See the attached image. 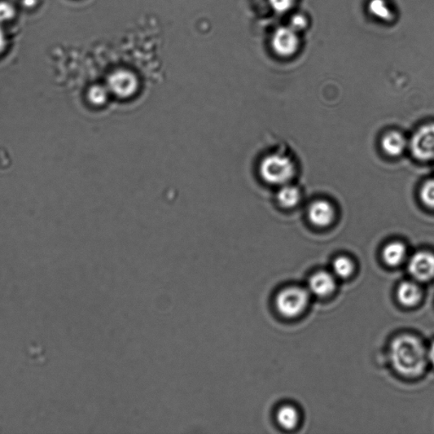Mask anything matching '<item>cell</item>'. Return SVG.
I'll use <instances>...</instances> for the list:
<instances>
[{
    "label": "cell",
    "mask_w": 434,
    "mask_h": 434,
    "mask_svg": "<svg viewBox=\"0 0 434 434\" xmlns=\"http://www.w3.org/2000/svg\"><path fill=\"white\" fill-rule=\"evenodd\" d=\"M390 359L398 374L407 376H418L428 362V352L422 342L414 336L401 335L390 346Z\"/></svg>",
    "instance_id": "1"
},
{
    "label": "cell",
    "mask_w": 434,
    "mask_h": 434,
    "mask_svg": "<svg viewBox=\"0 0 434 434\" xmlns=\"http://www.w3.org/2000/svg\"><path fill=\"white\" fill-rule=\"evenodd\" d=\"M260 173L266 182L274 185H283L293 178L295 166L288 157L275 153L262 161Z\"/></svg>",
    "instance_id": "2"
},
{
    "label": "cell",
    "mask_w": 434,
    "mask_h": 434,
    "mask_svg": "<svg viewBox=\"0 0 434 434\" xmlns=\"http://www.w3.org/2000/svg\"><path fill=\"white\" fill-rule=\"evenodd\" d=\"M309 303V293L304 288L291 287L283 289L276 297L278 313L285 318H293L300 315Z\"/></svg>",
    "instance_id": "3"
},
{
    "label": "cell",
    "mask_w": 434,
    "mask_h": 434,
    "mask_svg": "<svg viewBox=\"0 0 434 434\" xmlns=\"http://www.w3.org/2000/svg\"><path fill=\"white\" fill-rule=\"evenodd\" d=\"M411 150L420 161L434 160V124L422 126L411 140Z\"/></svg>",
    "instance_id": "4"
},
{
    "label": "cell",
    "mask_w": 434,
    "mask_h": 434,
    "mask_svg": "<svg viewBox=\"0 0 434 434\" xmlns=\"http://www.w3.org/2000/svg\"><path fill=\"white\" fill-rule=\"evenodd\" d=\"M107 87L109 92L118 97L129 98L138 90V78L126 70H118L109 77Z\"/></svg>",
    "instance_id": "5"
},
{
    "label": "cell",
    "mask_w": 434,
    "mask_h": 434,
    "mask_svg": "<svg viewBox=\"0 0 434 434\" xmlns=\"http://www.w3.org/2000/svg\"><path fill=\"white\" fill-rule=\"evenodd\" d=\"M410 274L419 282L430 281L434 278V255L428 251L416 253L408 265Z\"/></svg>",
    "instance_id": "6"
},
{
    "label": "cell",
    "mask_w": 434,
    "mask_h": 434,
    "mask_svg": "<svg viewBox=\"0 0 434 434\" xmlns=\"http://www.w3.org/2000/svg\"><path fill=\"white\" fill-rule=\"evenodd\" d=\"M273 47L279 55L289 56L295 54L299 47L297 33L291 26L278 28L273 35Z\"/></svg>",
    "instance_id": "7"
},
{
    "label": "cell",
    "mask_w": 434,
    "mask_h": 434,
    "mask_svg": "<svg viewBox=\"0 0 434 434\" xmlns=\"http://www.w3.org/2000/svg\"><path fill=\"white\" fill-rule=\"evenodd\" d=\"M308 215L313 224L324 227L332 222L335 219V210L327 201L319 200L310 206Z\"/></svg>",
    "instance_id": "8"
},
{
    "label": "cell",
    "mask_w": 434,
    "mask_h": 434,
    "mask_svg": "<svg viewBox=\"0 0 434 434\" xmlns=\"http://www.w3.org/2000/svg\"><path fill=\"white\" fill-rule=\"evenodd\" d=\"M309 288L310 293L318 297L330 295L336 288L335 279L326 271H318L310 278Z\"/></svg>",
    "instance_id": "9"
},
{
    "label": "cell",
    "mask_w": 434,
    "mask_h": 434,
    "mask_svg": "<svg viewBox=\"0 0 434 434\" xmlns=\"http://www.w3.org/2000/svg\"><path fill=\"white\" fill-rule=\"evenodd\" d=\"M398 300L407 307L415 306L422 298V291L418 285L413 282L402 283L397 289Z\"/></svg>",
    "instance_id": "10"
},
{
    "label": "cell",
    "mask_w": 434,
    "mask_h": 434,
    "mask_svg": "<svg viewBox=\"0 0 434 434\" xmlns=\"http://www.w3.org/2000/svg\"><path fill=\"white\" fill-rule=\"evenodd\" d=\"M382 146L384 151L390 156H398L405 151L406 140L400 133L392 131L384 136Z\"/></svg>",
    "instance_id": "11"
},
{
    "label": "cell",
    "mask_w": 434,
    "mask_h": 434,
    "mask_svg": "<svg viewBox=\"0 0 434 434\" xmlns=\"http://www.w3.org/2000/svg\"><path fill=\"white\" fill-rule=\"evenodd\" d=\"M406 256V248L401 242H392L384 249L383 259L386 264L390 266H396L404 261Z\"/></svg>",
    "instance_id": "12"
},
{
    "label": "cell",
    "mask_w": 434,
    "mask_h": 434,
    "mask_svg": "<svg viewBox=\"0 0 434 434\" xmlns=\"http://www.w3.org/2000/svg\"><path fill=\"white\" fill-rule=\"evenodd\" d=\"M277 420L280 426L291 430V429L295 428L299 423V413H298L295 407L284 406L278 410Z\"/></svg>",
    "instance_id": "13"
},
{
    "label": "cell",
    "mask_w": 434,
    "mask_h": 434,
    "mask_svg": "<svg viewBox=\"0 0 434 434\" xmlns=\"http://www.w3.org/2000/svg\"><path fill=\"white\" fill-rule=\"evenodd\" d=\"M278 200L284 208H293L299 204L300 192L299 188L292 185H284L278 191Z\"/></svg>",
    "instance_id": "14"
},
{
    "label": "cell",
    "mask_w": 434,
    "mask_h": 434,
    "mask_svg": "<svg viewBox=\"0 0 434 434\" xmlns=\"http://www.w3.org/2000/svg\"><path fill=\"white\" fill-rule=\"evenodd\" d=\"M354 263L349 258L340 256L332 263L333 273L340 278H347L354 273Z\"/></svg>",
    "instance_id": "15"
},
{
    "label": "cell",
    "mask_w": 434,
    "mask_h": 434,
    "mask_svg": "<svg viewBox=\"0 0 434 434\" xmlns=\"http://www.w3.org/2000/svg\"><path fill=\"white\" fill-rule=\"evenodd\" d=\"M371 14L380 20L389 21L393 17L392 11L385 0H371L369 4Z\"/></svg>",
    "instance_id": "16"
},
{
    "label": "cell",
    "mask_w": 434,
    "mask_h": 434,
    "mask_svg": "<svg viewBox=\"0 0 434 434\" xmlns=\"http://www.w3.org/2000/svg\"><path fill=\"white\" fill-rule=\"evenodd\" d=\"M108 87L102 86L92 87L89 92V99L92 103L96 105H102L108 98Z\"/></svg>",
    "instance_id": "17"
},
{
    "label": "cell",
    "mask_w": 434,
    "mask_h": 434,
    "mask_svg": "<svg viewBox=\"0 0 434 434\" xmlns=\"http://www.w3.org/2000/svg\"><path fill=\"white\" fill-rule=\"evenodd\" d=\"M421 198L428 207L434 209V178L424 183L421 190Z\"/></svg>",
    "instance_id": "18"
},
{
    "label": "cell",
    "mask_w": 434,
    "mask_h": 434,
    "mask_svg": "<svg viewBox=\"0 0 434 434\" xmlns=\"http://www.w3.org/2000/svg\"><path fill=\"white\" fill-rule=\"evenodd\" d=\"M16 16V9L12 4L0 1V25L8 23Z\"/></svg>",
    "instance_id": "19"
},
{
    "label": "cell",
    "mask_w": 434,
    "mask_h": 434,
    "mask_svg": "<svg viewBox=\"0 0 434 434\" xmlns=\"http://www.w3.org/2000/svg\"><path fill=\"white\" fill-rule=\"evenodd\" d=\"M269 2L275 11L284 13L291 10L293 0H269Z\"/></svg>",
    "instance_id": "20"
},
{
    "label": "cell",
    "mask_w": 434,
    "mask_h": 434,
    "mask_svg": "<svg viewBox=\"0 0 434 434\" xmlns=\"http://www.w3.org/2000/svg\"><path fill=\"white\" fill-rule=\"evenodd\" d=\"M307 26V20L305 16L301 15H296L292 17L291 21V28L293 30H295V32H299V31L303 30L306 28Z\"/></svg>",
    "instance_id": "21"
},
{
    "label": "cell",
    "mask_w": 434,
    "mask_h": 434,
    "mask_svg": "<svg viewBox=\"0 0 434 434\" xmlns=\"http://www.w3.org/2000/svg\"><path fill=\"white\" fill-rule=\"evenodd\" d=\"M7 45V38L6 33H4L1 25H0V53L6 50Z\"/></svg>",
    "instance_id": "22"
},
{
    "label": "cell",
    "mask_w": 434,
    "mask_h": 434,
    "mask_svg": "<svg viewBox=\"0 0 434 434\" xmlns=\"http://www.w3.org/2000/svg\"><path fill=\"white\" fill-rule=\"evenodd\" d=\"M428 359L430 361L434 366V342L428 352Z\"/></svg>",
    "instance_id": "23"
},
{
    "label": "cell",
    "mask_w": 434,
    "mask_h": 434,
    "mask_svg": "<svg viewBox=\"0 0 434 434\" xmlns=\"http://www.w3.org/2000/svg\"><path fill=\"white\" fill-rule=\"evenodd\" d=\"M37 0H23L24 6L31 8L36 6Z\"/></svg>",
    "instance_id": "24"
}]
</instances>
